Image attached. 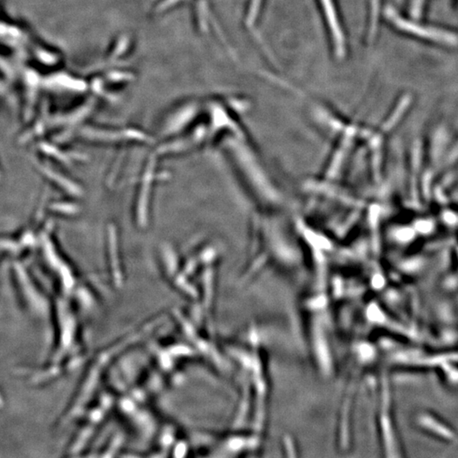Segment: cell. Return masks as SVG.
<instances>
[{
	"label": "cell",
	"instance_id": "obj_3",
	"mask_svg": "<svg viewBox=\"0 0 458 458\" xmlns=\"http://www.w3.org/2000/svg\"><path fill=\"white\" fill-rule=\"evenodd\" d=\"M413 98L412 95L409 93L403 94L402 96L399 99L398 103L395 107V109L392 111V114L390 116L388 120L386 121L384 124V130L386 132L391 131L396 127V124L400 123L401 118H403L404 114H406V111L408 110L409 108L411 106L412 103Z\"/></svg>",
	"mask_w": 458,
	"mask_h": 458
},
{
	"label": "cell",
	"instance_id": "obj_1",
	"mask_svg": "<svg viewBox=\"0 0 458 458\" xmlns=\"http://www.w3.org/2000/svg\"><path fill=\"white\" fill-rule=\"evenodd\" d=\"M385 15L386 19L391 22L395 27L403 32L450 47L458 46V35L455 32L435 26L420 25L412 19L408 20L401 16L393 6H386L385 9Z\"/></svg>",
	"mask_w": 458,
	"mask_h": 458
},
{
	"label": "cell",
	"instance_id": "obj_6",
	"mask_svg": "<svg viewBox=\"0 0 458 458\" xmlns=\"http://www.w3.org/2000/svg\"><path fill=\"white\" fill-rule=\"evenodd\" d=\"M3 398H2V396H1V394H0V407H2V406H3Z\"/></svg>",
	"mask_w": 458,
	"mask_h": 458
},
{
	"label": "cell",
	"instance_id": "obj_4",
	"mask_svg": "<svg viewBox=\"0 0 458 458\" xmlns=\"http://www.w3.org/2000/svg\"><path fill=\"white\" fill-rule=\"evenodd\" d=\"M426 0H410L409 4V16L414 21H418L421 18L424 11Z\"/></svg>",
	"mask_w": 458,
	"mask_h": 458
},
{
	"label": "cell",
	"instance_id": "obj_5",
	"mask_svg": "<svg viewBox=\"0 0 458 458\" xmlns=\"http://www.w3.org/2000/svg\"><path fill=\"white\" fill-rule=\"evenodd\" d=\"M458 160V141L456 143L454 144L451 149H450V152L448 153L447 158H446V162H447L448 164H450V163H453V162H455V161H457Z\"/></svg>",
	"mask_w": 458,
	"mask_h": 458
},
{
	"label": "cell",
	"instance_id": "obj_2",
	"mask_svg": "<svg viewBox=\"0 0 458 458\" xmlns=\"http://www.w3.org/2000/svg\"><path fill=\"white\" fill-rule=\"evenodd\" d=\"M414 422L420 430L440 440L453 442L457 439V434L449 424L431 411H419L414 417Z\"/></svg>",
	"mask_w": 458,
	"mask_h": 458
}]
</instances>
